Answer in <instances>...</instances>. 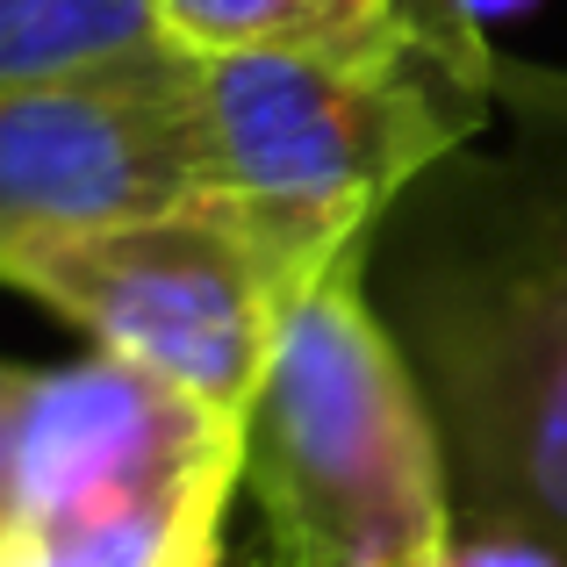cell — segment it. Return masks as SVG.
I'll return each instance as SVG.
<instances>
[{"instance_id": "obj_7", "label": "cell", "mask_w": 567, "mask_h": 567, "mask_svg": "<svg viewBox=\"0 0 567 567\" xmlns=\"http://www.w3.org/2000/svg\"><path fill=\"white\" fill-rule=\"evenodd\" d=\"M158 29L223 51H367L395 37H488L460 0H158Z\"/></svg>"}, {"instance_id": "obj_4", "label": "cell", "mask_w": 567, "mask_h": 567, "mask_svg": "<svg viewBox=\"0 0 567 567\" xmlns=\"http://www.w3.org/2000/svg\"><path fill=\"white\" fill-rule=\"evenodd\" d=\"M245 424L130 360L37 367L0 467V567H223Z\"/></svg>"}, {"instance_id": "obj_10", "label": "cell", "mask_w": 567, "mask_h": 567, "mask_svg": "<svg viewBox=\"0 0 567 567\" xmlns=\"http://www.w3.org/2000/svg\"><path fill=\"white\" fill-rule=\"evenodd\" d=\"M460 8H467L474 14V22H511V14H525V8H539V0H460Z\"/></svg>"}, {"instance_id": "obj_6", "label": "cell", "mask_w": 567, "mask_h": 567, "mask_svg": "<svg viewBox=\"0 0 567 567\" xmlns=\"http://www.w3.org/2000/svg\"><path fill=\"white\" fill-rule=\"evenodd\" d=\"M208 194L202 58L144 51L0 86V245L166 216Z\"/></svg>"}, {"instance_id": "obj_1", "label": "cell", "mask_w": 567, "mask_h": 567, "mask_svg": "<svg viewBox=\"0 0 567 567\" xmlns=\"http://www.w3.org/2000/svg\"><path fill=\"white\" fill-rule=\"evenodd\" d=\"M360 274L439 424L460 539L567 567V65L496 58L488 130L381 208Z\"/></svg>"}, {"instance_id": "obj_3", "label": "cell", "mask_w": 567, "mask_h": 567, "mask_svg": "<svg viewBox=\"0 0 567 567\" xmlns=\"http://www.w3.org/2000/svg\"><path fill=\"white\" fill-rule=\"evenodd\" d=\"M245 496L274 567H453V482L439 424L360 251L309 280L245 410Z\"/></svg>"}, {"instance_id": "obj_11", "label": "cell", "mask_w": 567, "mask_h": 567, "mask_svg": "<svg viewBox=\"0 0 567 567\" xmlns=\"http://www.w3.org/2000/svg\"><path fill=\"white\" fill-rule=\"evenodd\" d=\"M223 567H274V554H266V539H245V546H230Z\"/></svg>"}, {"instance_id": "obj_2", "label": "cell", "mask_w": 567, "mask_h": 567, "mask_svg": "<svg viewBox=\"0 0 567 567\" xmlns=\"http://www.w3.org/2000/svg\"><path fill=\"white\" fill-rule=\"evenodd\" d=\"M496 58L488 37L202 58L208 194L237 202L302 274H331L416 173L488 130Z\"/></svg>"}, {"instance_id": "obj_8", "label": "cell", "mask_w": 567, "mask_h": 567, "mask_svg": "<svg viewBox=\"0 0 567 567\" xmlns=\"http://www.w3.org/2000/svg\"><path fill=\"white\" fill-rule=\"evenodd\" d=\"M158 37V0H0V86L58 80Z\"/></svg>"}, {"instance_id": "obj_5", "label": "cell", "mask_w": 567, "mask_h": 567, "mask_svg": "<svg viewBox=\"0 0 567 567\" xmlns=\"http://www.w3.org/2000/svg\"><path fill=\"white\" fill-rule=\"evenodd\" d=\"M309 280L323 274H302L223 194L137 223L0 245V288L58 309L94 338V352L144 367L230 424H245Z\"/></svg>"}, {"instance_id": "obj_9", "label": "cell", "mask_w": 567, "mask_h": 567, "mask_svg": "<svg viewBox=\"0 0 567 567\" xmlns=\"http://www.w3.org/2000/svg\"><path fill=\"white\" fill-rule=\"evenodd\" d=\"M29 374H37V367H8V360H0V467H8V431H14L22 395H29Z\"/></svg>"}]
</instances>
